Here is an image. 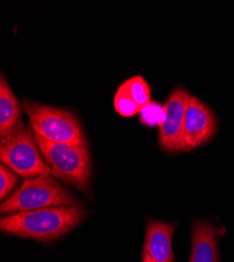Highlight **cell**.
<instances>
[{
	"label": "cell",
	"mask_w": 234,
	"mask_h": 262,
	"mask_svg": "<svg viewBox=\"0 0 234 262\" xmlns=\"http://www.w3.org/2000/svg\"><path fill=\"white\" fill-rule=\"evenodd\" d=\"M85 216L87 211L81 206L18 212L0 218V230L5 234L51 242L75 229Z\"/></svg>",
	"instance_id": "1"
},
{
	"label": "cell",
	"mask_w": 234,
	"mask_h": 262,
	"mask_svg": "<svg viewBox=\"0 0 234 262\" xmlns=\"http://www.w3.org/2000/svg\"><path fill=\"white\" fill-rule=\"evenodd\" d=\"M32 125L21 120L9 134L0 137V160L27 180L52 176V169L42 158Z\"/></svg>",
	"instance_id": "2"
},
{
	"label": "cell",
	"mask_w": 234,
	"mask_h": 262,
	"mask_svg": "<svg viewBox=\"0 0 234 262\" xmlns=\"http://www.w3.org/2000/svg\"><path fill=\"white\" fill-rule=\"evenodd\" d=\"M80 206V201L52 176L26 180L21 187L0 205L3 216L51 207Z\"/></svg>",
	"instance_id": "3"
},
{
	"label": "cell",
	"mask_w": 234,
	"mask_h": 262,
	"mask_svg": "<svg viewBox=\"0 0 234 262\" xmlns=\"http://www.w3.org/2000/svg\"><path fill=\"white\" fill-rule=\"evenodd\" d=\"M35 139L42 157L52 169V176L87 193L92 176L88 146L54 143L36 134Z\"/></svg>",
	"instance_id": "4"
},
{
	"label": "cell",
	"mask_w": 234,
	"mask_h": 262,
	"mask_svg": "<svg viewBox=\"0 0 234 262\" xmlns=\"http://www.w3.org/2000/svg\"><path fill=\"white\" fill-rule=\"evenodd\" d=\"M21 109L30 119L34 133L44 139L62 144L87 146L77 118L68 109L25 99Z\"/></svg>",
	"instance_id": "5"
},
{
	"label": "cell",
	"mask_w": 234,
	"mask_h": 262,
	"mask_svg": "<svg viewBox=\"0 0 234 262\" xmlns=\"http://www.w3.org/2000/svg\"><path fill=\"white\" fill-rule=\"evenodd\" d=\"M190 94L178 85L169 94L165 104V117L159 126V145L166 152L183 151L186 109Z\"/></svg>",
	"instance_id": "6"
},
{
	"label": "cell",
	"mask_w": 234,
	"mask_h": 262,
	"mask_svg": "<svg viewBox=\"0 0 234 262\" xmlns=\"http://www.w3.org/2000/svg\"><path fill=\"white\" fill-rule=\"evenodd\" d=\"M218 121L215 113L198 97L190 95L184 125L183 151L194 150L215 136Z\"/></svg>",
	"instance_id": "7"
},
{
	"label": "cell",
	"mask_w": 234,
	"mask_h": 262,
	"mask_svg": "<svg viewBox=\"0 0 234 262\" xmlns=\"http://www.w3.org/2000/svg\"><path fill=\"white\" fill-rule=\"evenodd\" d=\"M224 228L197 221L191 228V253L189 262H220L219 242Z\"/></svg>",
	"instance_id": "8"
},
{
	"label": "cell",
	"mask_w": 234,
	"mask_h": 262,
	"mask_svg": "<svg viewBox=\"0 0 234 262\" xmlns=\"http://www.w3.org/2000/svg\"><path fill=\"white\" fill-rule=\"evenodd\" d=\"M176 225L161 221H151L146 227L143 252L156 262H175L173 236Z\"/></svg>",
	"instance_id": "9"
},
{
	"label": "cell",
	"mask_w": 234,
	"mask_h": 262,
	"mask_svg": "<svg viewBox=\"0 0 234 262\" xmlns=\"http://www.w3.org/2000/svg\"><path fill=\"white\" fill-rule=\"evenodd\" d=\"M19 102L4 74L0 77V137H4L21 121Z\"/></svg>",
	"instance_id": "10"
},
{
	"label": "cell",
	"mask_w": 234,
	"mask_h": 262,
	"mask_svg": "<svg viewBox=\"0 0 234 262\" xmlns=\"http://www.w3.org/2000/svg\"><path fill=\"white\" fill-rule=\"evenodd\" d=\"M119 90L129 96L140 109L152 101L150 84L141 75L131 77L124 81L119 86Z\"/></svg>",
	"instance_id": "11"
},
{
	"label": "cell",
	"mask_w": 234,
	"mask_h": 262,
	"mask_svg": "<svg viewBox=\"0 0 234 262\" xmlns=\"http://www.w3.org/2000/svg\"><path fill=\"white\" fill-rule=\"evenodd\" d=\"M165 117L164 105L157 101H151L140 112V122L146 126H160Z\"/></svg>",
	"instance_id": "12"
},
{
	"label": "cell",
	"mask_w": 234,
	"mask_h": 262,
	"mask_svg": "<svg viewBox=\"0 0 234 262\" xmlns=\"http://www.w3.org/2000/svg\"><path fill=\"white\" fill-rule=\"evenodd\" d=\"M114 106L117 113L122 117H132L137 114H140L141 112V109L138 107V105L119 89L115 95Z\"/></svg>",
	"instance_id": "13"
},
{
	"label": "cell",
	"mask_w": 234,
	"mask_h": 262,
	"mask_svg": "<svg viewBox=\"0 0 234 262\" xmlns=\"http://www.w3.org/2000/svg\"><path fill=\"white\" fill-rule=\"evenodd\" d=\"M18 177L16 172L5 164H0V200H5L7 196L18 185Z\"/></svg>",
	"instance_id": "14"
},
{
	"label": "cell",
	"mask_w": 234,
	"mask_h": 262,
	"mask_svg": "<svg viewBox=\"0 0 234 262\" xmlns=\"http://www.w3.org/2000/svg\"><path fill=\"white\" fill-rule=\"evenodd\" d=\"M142 262H156L150 255H148L147 253L143 252V255H142Z\"/></svg>",
	"instance_id": "15"
}]
</instances>
